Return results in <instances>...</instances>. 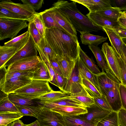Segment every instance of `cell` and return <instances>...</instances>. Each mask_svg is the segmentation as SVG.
Instances as JSON below:
<instances>
[{"mask_svg": "<svg viewBox=\"0 0 126 126\" xmlns=\"http://www.w3.org/2000/svg\"><path fill=\"white\" fill-rule=\"evenodd\" d=\"M46 37L56 55L77 60L80 47L77 36L71 35L58 28L46 29Z\"/></svg>", "mask_w": 126, "mask_h": 126, "instance_id": "1", "label": "cell"}, {"mask_svg": "<svg viewBox=\"0 0 126 126\" xmlns=\"http://www.w3.org/2000/svg\"><path fill=\"white\" fill-rule=\"evenodd\" d=\"M58 0L54 2L53 6L60 10L66 17L76 30L79 32L87 31L90 32L103 31L102 28L93 23L86 16L77 8L76 2Z\"/></svg>", "mask_w": 126, "mask_h": 126, "instance_id": "2", "label": "cell"}, {"mask_svg": "<svg viewBox=\"0 0 126 126\" xmlns=\"http://www.w3.org/2000/svg\"><path fill=\"white\" fill-rule=\"evenodd\" d=\"M47 80L32 79L29 83L16 91L14 93L24 98L33 99L52 90Z\"/></svg>", "mask_w": 126, "mask_h": 126, "instance_id": "3", "label": "cell"}, {"mask_svg": "<svg viewBox=\"0 0 126 126\" xmlns=\"http://www.w3.org/2000/svg\"><path fill=\"white\" fill-rule=\"evenodd\" d=\"M27 21L0 17V40L7 38L12 39L22 30L28 27Z\"/></svg>", "mask_w": 126, "mask_h": 126, "instance_id": "4", "label": "cell"}, {"mask_svg": "<svg viewBox=\"0 0 126 126\" xmlns=\"http://www.w3.org/2000/svg\"><path fill=\"white\" fill-rule=\"evenodd\" d=\"M63 92L72 96L90 95L83 86L82 79L78 71L77 62L71 75L66 82Z\"/></svg>", "mask_w": 126, "mask_h": 126, "instance_id": "5", "label": "cell"}, {"mask_svg": "<svg viewBox=\"0 0 126 126\" xmlns=\"http://www.w3.org/2000/svg\"><path fill=\"white\" fill-rule=\"evenodd\" d=\"M101 50L108 69L123 84V80L118 63L115 51L112 47L107 42L102 45Z\"/></svg>", "mask_w": 126, "mask_h": 126, "instance_id": "6", "label": "cell"}, {"mask_svg": "<svg viewBox=\"0 0 126 126\" xmlns=\"http://www.w3.org/2000/svg\"><path fill=\"white\" fill-rule=\"evenodd\" d=\"M0 6L17 14L29 18L32 21L37 13L29 5L20 3H15L10 0L1 1L0 2Z\"/></svg>", "mask_w": 126, "mask_h": 126, "instance_id": "7", "label": "cell"}, {"mask_svg": "<svg viewBox=\"0 0 126 126\" xmlns=\"http://www.w3.org/2000/svg\"><path fill=\"white\" fill-rule=\"evenodd\" d=\"M41 59L37 55L27 57L16 61L7 67V70L33 72Z\"/></svg>", "mask_w": 126, "mask_h": 126, "instance_id": "8", "label": "cell"}, {"mask_svg": "<svg viewBox=\"0 0 126 126\" xmlns=\"http://www.w3.org/2000/svg\"><path fill=\"white\" fill-rule=\"evenodd\" d=\"M32 80V79L26 77L0 79V90L8 94L14 93L16 91L29 83Z\"/></svg>", "mask_w": 126, "mask_h": 126, "instance_id": "9", "label": "cell"}, {"mask_svg": "<svg viewBox=\"0 0 126 126\" xmlns=\"http://www.w3.org/2000/svg\"><path fill=\"white\" fill-rule=\"evenodd\" d=\"M86 109L87 113L79 116L83 119L94 126H96L100 121L112 111L99 107L95 104L87 107Z\"/></svg>", "mask_w": 126, "mask_h": 126, "instance_id": "10", "label": "cell"}, {"mask_svg": "<svg viewBox=\"0 0 126 126\" xmlns=\"http://www.w3.org/2000/svg\"><path fill=\"white\" fill-rule=\"evenodd\" d=\"M37 51L33 39L30 35L28 40L25 46L6 63L4 66L8 67L16 61L23 58L37 56Z\"/></svg>", "mask_w": 126, "mask_h": 126, "instance_id": "11", "label": "cell"}, {"mask_svg": "<svg viewBox=\"0 0 126 126\" xmlns=\"http://www.w3.org/2000/svg\"><path fill=\"white\" fill-rule=\"evenodd\" d=\"M95 76L100 86L101 93L114 88L119 87L121 83L109 70L106 72L102 71L101 73Z\"/></svg>", "mask_w": 126, "mask_h": 126, "instance_id": "12", "label": "cell"}, {"mask_svg": "<svg viewBox=\"0 0 126 126\" xmlns=\"http://www.w3.org/2000/svg\"><path fill=\"white\" fill-rule=\"evenodd\" d=\"M47 10L67 33L72 36H77L75 29L60 10L53 6Z\"/></svg>", "mask_w": 126, "mask_h": 126, "instance_id": "13", "label": "cell"}, {"mask_svg": "<svg viewBox=\"0 0 126 126\" xmlns=\"http://www.w3.org/2000/svg\"><path fill=\"white\" fill-rule=\"evenodd\" d=\"M60 115L42 108L37 119L41 126H63L60 120Z\"/></svg>", "mask_w": 126, "mask_h": 126, "instance_id": "14", "label": "cell"}, {"mask_svg": "<svg viewBox=\"0 0 126 126\" xmlns=\"http://www.w3.org/2000/svg\"><path fill=\"white\" fill-rule=\"evenodd\" d=\"M73 0L86 7L89 12L95 13L98 11L112 7L110 0Z\"/></svg>", "mask_w": 126, "mask_h": 126, "instance_id": "15", "label": "cell"}, {"mask_svg": "<svg viewBox=\"0 0 126 126\" xmlns=\"http://www.w3.org/2000/svg\"><path fill=\"white\" fill-rule=\"evenodd\" d=\"M119 87L114 88L101 93L102 94L105 96L113 111L117 112L122 108Z\"/></svg>", "mask_w": 126, "mask_h": 126, "instance_id": "16", "label": "cell"}, {"mask_svg": "<svg viewBox=\"0 0 126 126\" xmlns=\"http://www.w3.org/2000/svg\"><path fill=\"white\" fill-rule=\"evenodd\" d=\"M107 34L111 47L116 53L119 56H123L122 48L124 42L119 35L111 28H102Z\"/></svg>", "mask_w": 126, "mask_h": 126, "instance_id": "17", "label": "cell"}, {"mask_svg": "<svg viewBox=\"0 0 126 126\" xmlns=\"http://www.w3.org/2000/svg\"><path fill=\"white\" fill-rule=\"evenodd\" d=\"M69 96L53 102H46L42 105L43 108L47 110H50L60 106L86 107L84 104L78 101L70 98Z\"/></svg>", "mask_w": 126, "mask_h": 126, "instance_id": "18", "label": "cell"}, {"mask_svg": "<svg viewBox=\"0 0 126 126\" xmlns=\"http://www.w3.org/2000/svg\"><path fill=\"white\" fill-rule=\"evenodd\" d=\"M77 64L79 74L82 79H86L90 81L101 94L100 88L96 77L86 67L82 61L79 55L77 60Z\"/></svg>", "mask_w": 126, "mask_h": 126, "instance_id": "19", "label": "cell"}, {"mask_svg": "<svg viewBox=\"0 0 126 126\" xmlns=\"http://www.w3.org/2000/svg\"><path fill=\"white\" fill-rule=\"evenodd\" d=\"M62 116H73L86 113L88 111L86 107H78L69 106H60L50 110Z\"/></svg>", "mask_w": 126, "mask_h": 126, "instance_id": "20", "label": "cell"}, {"mask_svg": "<svg viewBox=\"0 0 126 126\" xmlns=\"http://www.w3.org/2000/svg\"><path fill=\"white\" fill-rule=\"evenodd\" d=\"M56 59L60 67L63 77L67 79L70 77L77 62L56 55Z\"/></svg>", "mask_w": 126, "mask_h": 126, "instance_id": "21", "label": "cell"}, {"mask_svg": "<svg viewBox=\"0 0 126 126\" xmlns=\"http://www.w3.org/2000/svg\"><path fill=\"white\" fill-rule=\"evenodd\" d=\"M86 16L94 24L102 28H112L118 25L117 21L112 20L95 13L89 12Z\"/></svg>", "mask_w": 126, "mask_h": 126, "instance_id": "22", "label": "cell"}, {"mask_svg": "<svg viewBox=\"0 0 126 126\" xmlns=\"http://www.w3.org/2000/svg\"><path fill=\"white\" fill-rule=\"evenodd\" d=\"M70 94L59 91L52 90L49 93L45 94L32 100L42 106L46 102H53L67 97Z\"/></svg>", "mask_w": 126, "mask_h": 126, "instance_id": "23", "label": "cell"}, {"mask_svg": "<svg viewBox=\"0 0 126 126\" xmlns=\"http://www.w3.org/2000/svg\"><path fill=\"white\" fill-rule=\"evenodd\" d=\"M82 43L84 45H91L98 46L99 44L106 41L107 37L92 34L87 31L79 32Z\"/></svg>", "mask_w": 126, "mask_h": 126, "instance_id": "24", "label": "cell"}, {"mask_svg": "<svg viewBox=\"0 0 126 126\" xmlns=\"http://www.w3.org/2000/svg\"><path fill=\"white\" fill-rule=\"evenodd\" d=\"M32 79L47 80L49 82L52 80L47 67L41 59L33 72Z\"/></svg>", "mask_w": 126, "mask_h": 126, "instance_id": "25", "label": "cell"}, {"mask_svg": "<svg viewBox=\"0 0 126 126\" xmlns=\"http://www.w3.org/2000/svg\"><path fill=\"white\" fill-rule=\"evenodd\" d=\"M59 119L63 126H94L83 119L79 115L68 116L60 114Z\"/></svg>", "mask_w": 126, "mask_h": 126, "instance_id": "26", "label": "cell"}, {"mask_svg": "<svg viewBox=\"0 0 126 126\" xmlns=\"http://www.w3.org/2000/svg\"><path fill=\"white\" fill-rule=\"evenodd\" d=\"M8 97L10 100L16 106H42L33 100L24 98L14 93L9 94Z\"/></svg>", "mask_w": 126, "mask_h": 126, "instance_id": "27", "label": "cell"}, {"mask_svg": "<svg viewBox=\"0 0 126 126\" xmlns=\"http://www.w3.org/2000/svg\"><path fill=\"white\" fill-rule=\"evenodd\" d=\"M30 36L29 32L27 30L22 34L5 43L4 45L15 47L18 51L22 48L27 43Z\"/></svg>", "mask_w": 126, "mask_h": 126, "instance_id": "28", "label": "cell"}, {"mask_svg": "<svg viewBox=\"0 0 126 126\" xmlns=\"http://www.w3.org/2000/svg\"><path fill=\"white\" fill-rule=\"evenodd\" d=\"M35 47L39 54L44 56L49 61L56 58V55L48 44L46 36L42 37L39 45Z\"/></svg>", "mask_w": 126, "mask_h": 126, "instance_id": "29", "label": "cell"}, {"mask_svg": "<svg viewBox=\"0 0 126 126\" xmlns=\"http://www.w3.org/2000/svg\"><path fill=\"white\" fill-rule=\"evenodd\" d=\"M18 51L15 47L0 46V68L4 67L6 63Z\"/></svg>", "mask_w": 126, "mask_h": 126, "instance_id": "30", "label": "cell"}, {"mask_svg": "<svg viewBox=\"0 0 126 126\" xmlns=\"http://www.w3.org/2000/svg\"><path fill=\"white\" fill-rule=\"evenodd\" d=\"M88 47L94 55L98 65L102 71L106 72L109 70L101 49L98 46L91 45H89Z\"/></svg>", "mask_w": 126, "mask_h": 126, "instance_id": "31", "label": "cell"}, {"mask_svg": "<svg viewBox=\"0 0 126 126\" xmlns=\"http://www.w3.org/2000/svg\"><path fill=\"white\" fill-rule=\"evenodd\" d=\"M23 116L20 112L0 113V126H10L13 121Z\"/></svg>", "mask_w": 126, "mask_h": 126, "instance_id": "32", "label": "cell"}, {"mask_svg": "<svg viewBox=\"0 0 126 126\" xmlns=\"http://www.w3.org/2000/svg\"><path fill=\"white\" fill-rule=\"evenodd\" d=\"M79 53L83 63L92 73L96 76L101 73V72L93 61L88 56L80 47L79 48Z\"/></svg>", "mask_w": 126, "mask_h": 126, "instance_id": "33", "label": "cell"}, {"mask_svg": "<svg viewBox=\"0 0 126 126\" xmlns=\"http://www.w3.org/2000/svg\"><path fill=\"white\" fill-rule=\"evenodd\" d=\"M8 95L0 97V113L20 112L16 106L9 99Z\"/></svg>", "mask_w": 126, "mask_h": 126, "instance_id": "34", "label": "cell"}, {"mask_svg": "<svg viewBox=\"0 0 126 126\" xmlns=\"http://www.w3.org/2000/svg\"><path fill=\"white\" fill-rule=\"evenodd\" d=\"M39 13L42 17L46 29L57 28L66 32L64 30L57 22L47 9Z\"/></svg>", "mask_w": 126, "mask_h": 126, "instance_id": "35", "label": "cell"}, {"mask_svg": "<svg viewBox=\"0 0 126 126\" xmlns=\"http://www.w3.org/2000/svg\"><path fill=\"white\" fill-rule=\"evenodd\" d=\"M122 12L117 7H112L98 11L95 13L102 15L112 20L117 21L122 15Z\"/></svg>", "mask_w": 126, "mask_h": 126, "instance_id": "36", "label": "cell"}, {"mask_svg": "<svg viewBox=\"0 0 126 126\" xmlns=\"http://www.w3.org/2000/svg\"><path fill=\"white\" fill-rule=\"evenodd\" d=\"M16 107L23 115L33 116L37 118L43 107L30 106H18Z\"/></svg>", "mask_w": 126, "mask_h": 126, "instance_id": "37", "label": "cell"}, {"mask_svg": "<svg viewBox=\"0 0 126 126\" xmlns=\"http://www.w3.org/2000/svg\"><path fill=\"white\" fill-rule=\"evenodd\" d=\"M96 126H119L118 112L112 111L100 121Z\"/></svg>", "mask_w": 126, "mask_h": 126, "instance_id": "38", "label": "cell"}, {"mask_svg": "<svg viewBox=\"0 0 126 126\" xmlns=\"http://www.w3.org/2000/svg\"><path fill=\"white\" fill-rule=\"evenodd\" d=\"M0 17L23 20L30 22V19L26 17L17 14L7 9L0 6Z\"/></svg>", "mask_w": 126, "mask_h": 126, "instance_id": "39", "label": "cell"}, {"mask_svg": "<svg viewBox=\"0 0 126 126\" xmlns=\"http://www.w3.org/2000/svg\"><path fill=\"white\" fill-rule=\"evenodd\" d=\"M33 72H21L7 70L5 74L3 77L0 78V79H7L16 77H26L30 78L32 79Z\"/></svg>", "mask_w": 126, "mask_h": 126, "instance_id": "40", "label": "cell"}, {"mask_svg": "<svg viewBox=\"0 0 126 126\" xmlns=\"http://www.w3.org/2000/svg\"><path fill=\"white\" fill-rule=\"evenodd\" d=\"M28 31L33 39L35 46L38 45L42 37L32 21L29 22Z\"/></svg>", "mask_w": 126, "mask_h": 126, "instance_id": "41", "label": "cell"}, {"mask_svg": "<svg viewBox=\"0 0 126 126\" xmlns=\"http://www.w3.org/2000/svg\"><path fill=\"white\" fill-rule=\"evenodd\" d=\"M32 21L34 24L42 37H45L46 28L39 13H37Z\"/></svg>", "mask_w": 126, "mask_h": 126, "instance_id": "42", "label": "cell"}, {"mask_svg": "<svg viewBox=\"0 0 126 126\" xmlns=\"http://www.w3.org/2000/svg\"><path fill=\"white\" fill-rule=\"evenodd\" d=\"M82 83L84 87L93 97L101 96V94L89 81L86 79H82Z\"/></svg>", "mask_w": 126, "mask_h": 126, "instance_id": "43", "label": "cell"}, {"mask_svg": "<svg viewBox=\"0 0 126 126\" xmlns=\"http://www.w3.org/2000/svg\"><path fill=\"white\" fill-rule=\"evenodd\" d=\"M93 97L95 104L97 106L110 111H113L105 96L104 95L102 94L101 97Z\"/></svg>", "mask_w": 126, "mask_h": 126, "instance_id": "44", "label": "cell"}, {"mask_svg": "<svg viewBox=\"0 0 126 126\" xmlns=\"http://www.w3.org/2000/svg\"><path fill=\"white\" fill-rule=\"evenodd\" d=\"M71 98L76 99L85 105L86 107H90L95 104L93 97L90 95L79 96H69Z\"/></svg>", "mask_w": 126, "mask_h": 126, "instance_id": "45", "label": "cell"}, {"mask_svg": "<svg viewBox=\"0 0 126 126\" xmlns=\"http://www.w3.org/2000/svg\"><path fill=\"white\" fill-rule=\"evenodd\" d=\"M39 55L41 59L45 63L49 71L52 79V81L49 82L58 87L55 72L51 66L49 60L44 56L42 55Z\"/></svg>", "mask_w": 126, "mask_h": 126, "instance_id": "46", "label": "cell"}, {"mask_svg": "<svg viewBox=\"0 0 126 126\" xmlns=\"http://www.w3.org/2000/svg\"><path fill=\"white\" fill-rule=\"evenodd\" d=\"M115 53L121 74L123 80L122 84L126 85V64L123 56L121 57L118 55L116 53Z\"/></svg>", "mask_w": 126, "mask_h": 126, "instance_id": "47", "label": "cell"}, {"mask_svg": "<svg viewBox=\"0 0 126 126\" xmlns=\"http://www.w3.org/2000/svg\"><path fill=\"white\" fill-rule=\"evenodd\" d=\"M23 4L31 6L35 11L40 9L44 4L43 0H22Z\"/></svg>", "mask_w": 126, "mask_h": 126, "instance_id": "48", "label": "cell"}, {"mask_svg": "<svg viewBox=\"0 0 126 126\" xmlns=\"http://www.w3.org/2000/svg\"><path fill=\"white\" fill-rule=\"evenodd\" d=\"M119 90L121 99L122 108L126 110V86L121 83Z\"/></svg>", "mask_w": 126, "mask_h": 126, "instance_id": "49", "label": "cell"}, {"mask_svg": "<svg viewBox=\"0 0 126 126\" xmlns=\"http://www.w3.org/2000/svg\"><path fill=\"white\" fill-rule=\"evenodd\" d=\"M112 7H116L121 11H126V0H110Z\"/></svg>", "mask_w": 126, "mask_h": 126, "instance_id": "50", "label": "cell"}, {"mask_svg": "<svg viewBox=\"0 0 126 126\" xmlns=\"http://www.w3.org/2000/svg\"><path fill=\"white\" fill-rule=\"evenodd\" d=\"M54 71L56 75L58 87L62 92H63L64 87L68 79L64 78L57 72L55 70Z\"/></svg>", "mask_w": 126, "mask_h": 126, "instance_id": "51", "label": "cell"}, {"mask_svg": "<svg viewBox=\"0 0 126 126\" xmlns=\"http://www.w3.org/2000/svg\"><path fill=\"white\" fill-rule=\"evenodd\" d=\"M119 125L126 126V110L122 108L118 112Z\"/></svg>", "mask_w": 126, "mask_h": 126, "instance_id": "52", "label": "cell"}, {"mask_svg": "<svg viewBox=\"0 0 126 126\" xmlns=\"http://www.w3.org/2000/svg\"><path fill=\"white\" fill-rule=\"evenodd\" d=\"M112 28L119 35L121 38H126V29L119 25L113 27Z\"/></svg>", "mask_w": 126, "mask_h": 126, "instance_id": "53", "label": "cell"}, {"mask_svg": "<svg viewBox=\"0 0 126 126\" xmlns=\"http://www.w3.org/2000/svg\"><path fill=\"white\" fill-rule=\"evenodd\" d=\"M49 61L54 70L61 75L63 76L61 70L57 61L56 58L51 59Z\"/></svg>", "mask_w": 126, "mask_h": 126, "instance_id": "54", "label": "cell"}, {"mask_svg": "<svg viewBox=\"0 0 126 126\" xmlns=\"http://www.w3.org/2000/svg\"><path fill=\"white\" fill-rule=\"evenodd\" d=\"M118 25L126 29V17L122 13L117 21Z\"/></svg>", "mask_w": 126, "mask_h": 126, "instance_id": "55", "label": "cell"}, {"mask_svg": "<svg viewBox=\"0 0 126 126\" xmlns=\"http://www.w3.org/2000/svg\"><path fill=\"white\" fill-rule=\"evenodd\" d=\"M24 124L19 119L16 120L11 124L10 126H23Z\"/></svg>", "mask_w": 126, "mask_h": 126, "instance_id": "56", "label": "cell"}, {"mask_svg": "<svg viewBox=\"0 0 126 126\" xmlns=\"http://www.w3.org/2000/svg\"><path fill=\"white\" fill-rule=\"evenodd\" d=\"M122 52L123 57L126 64V44L124 42L122 46Z\"/></svg>", "mask_w": 126, "mask_h": 126, "instance_id": "57", "label": "cell"}, {"mask_svg": "<svg viewBox=\"0 0 126 126\" xmlns=\"http://www.w3.org/2000/svg\"><path fill=\"white\" fill-rule=\"evenodd\" d=\"M23 126H41L37 120L28 125L24 124Z\"/></svg>", "mask_w": 126, "mask_h": 126, "instance_id": "58", "label": "cell"}, {"mask_svg": "<svg viewBox=\"0 0 126 126\" xmlns=\"http://www.w3.org/2000/svg\"><path fill=\"white\" fill-rule=\"evenodd\" d=\"M123 13L126 15V11H123Z\"/></svg>", "mask_w": 126, "mask_h": 126, "instance_id": "59", "label": "cell"}, {"mask_svg": "<svg viewBox=\"0 0 126 126\" xmlns=\"http://www.w3.org/2000/svg\"><path fill=\"white\" fill-rule=\"evenodd\" d=\"M123 13L125 15V16H126V14H124V13H123Z\"/></svg>", "mask_w": 126, "mask_h": 126, "instance_id": "60", "label": "cell"}, {"mask_svg": "<svg viewBox=\"0 0 126 126\" xmlns=\"http://www.w3.org/2000/svg\"><path fill=\"white\" fill-rule=\"evenodd\" d=\"M126 86V85H125Z\"/></svg>", "mask_w": 126, "mask_h": 126, "instance_id": "61", "label": "cell"}]
</instances>
